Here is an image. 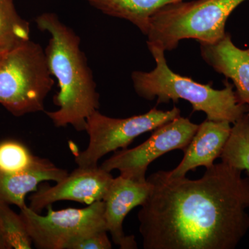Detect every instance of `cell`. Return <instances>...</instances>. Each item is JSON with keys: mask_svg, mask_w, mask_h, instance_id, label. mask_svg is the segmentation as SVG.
I'll return each instance as SVG.
<instances>
[{"mask_svg": "<svg viewBox=\"0 0 249 249\" xmlns=\"http://www.w3.org/2000/svg\"><path fill=\"white\" fill-rule=\"evenodd\" d=\"M221 162L202 178L152 174L139 211L145 249H234L249 230V177Z\"/></svg>", "mask_w": 249, "mask_h": 249, "instance_id": "cell-1", "label": "cell"}, {"mask_svg": "<svg viewBox=\"0 0 249 249\" xmlns=\"http://www.w3.org/2000/svg\"><path fill=\"white\" fill-rule=\"evenodd\" d=\"M40 31L51 35L45 49L47 65L58 81L59 91L53 97L57 110L47 115L57 127L71 125L85 131L87 119L100 107V95L80 39L53 13H44L36 19Z\"/></svg>", "mask_w": 249, "mask_h": 249, "instance_id": "cell-2", "label": "cell"}, {"mask_svg": "<svg viewBox=\"0 0 249 249\" xmlns=\"http://www.w3.org/2000/svg\"><path fill=\"white\" fill-rule=\"evenodd\" d=\"M147 45L156 67L151 71L132 72L134 89L139 96L147 101L157 98V105L183 99L191 103L193 111L205 113L208 120L232 124L248 113V105L239 102L233 85L228 80L223 89H215L211 85L180 76L168 67L163 49L147 42Z\"/></svg>", "mask_w": 249, "mask_h": 249, "instance_id": "cell-3", "label": "cell"}, {"mask_svg": "<svg viewBox=\"0 0 249 249\" xmlns=\"http://www.w3.org/2000/svg\"><path fill=\"white\" fill-rule=\"evenodd\" d=\"M245 1L196 0L168 5L150 19L147 42L165 52L177 48L186 39L214 43L227 34L226 23L230 15Z\"/></svg>", "mask_w": 249, "mask_h": 249, "instance_id": "cell-4", "label": "cell"}, {"mask_svg": "<svg viewBox=\"0 0 249 249\" xmlns=\"http://www.w3.org/2000/svg\"><path fill=\"white\" fill-rule=\"evenodd\" d=\"M53 85L45 51L39 44L26 41L0 58V104L13 115L45 110Z\"/></svg>", "mask_w": 249, "mask_h": 249, "instance_id": "cell-5", "label": "cell"}, {"mask_svg": "<svg viewBox=\"0 0 249 249\" xmlns=\"http://www.w3.org/2000/svg\"><path fill=\"white\" fill-rule=\"evenodd\" d=\"M181 114L178 108L168 111L154 107L145 114L124 119L109 117L96 110L87 119L85 131L89 143L75 157L78 166H96L104 156L125 149L142 134L158 128Z\"/></svg>", "mask_w": 249, "mask_h": 249, "instance_id": "cell-6", "label": "cell"}, {"mask_svg": "<svg viewBox=\"0 0 249 249\" xmlns=\"http://www.w3.org/2000/svg\"><path fill=\"white\" fill-rule=\"evenodd\" d=\"M20 210L33 245L39 249H65L73 239L96 231H107L105 220V204L98 201L84 209L53 211L52 205L45 215L28 206Z\"/></svg>", "mask_w": 249, "mask_h": 249, "instance_id": "cell-7", "label": "cell"}, {"mask_svg": "<svg viewBox=\"0 0 249 249\" xmlns=\"http://www.w3.org/2000/svg\"><path fill=\"white\" fill-rule=\"evenodd\" d=\"M198 127L187 118L178 116L155 129L151 137L138 146L117 150L101 167L109 173L117 170L123 176L145 181L149 165L172 150L185 152Z\"/></svg>", "mask_w": 249, "mask_h": 249, "instance_id": "cell-8", "label": "cell"}, {"mask_svg": "<svg viewBox=\"0 0 249 249\" xmlns=\"http://www.w3.org/2000/svg\"><path fill=\"white\" fill-rule=\"evenodd\" d=\"M112 175L101 166H78L53 186L41 185L29 197V207L37 213L60 201L90 205L103 201Z\"/></svg>", "mask_w": 249, "mask_h": 249, "instance_id": "cell-9", "label": "cell"}, {"mask_svg": "<svg viewBox=\"0 0 249 249\" xmlns=\"http://www.w3.org/2000/svg\"><path fill=\"white\" fill-rule=\"evenodd\" d=\"M151 191L148 181H139L119 175L111 181L103 199L105 220L113 242L122 249H137L133 235H125L124 222L126 216L137 206H142Z\"/></svg>", "mask_w": 249, "mask_h": 249, "instance_id": "cell-10", "label": "cell"}, {"mask_svg": "<svg viewBox=\"0 0 249 249\" xmlns=\"http://www.w3.org/2000/svg\"><path fill=\"white\" fill-rule=\"evenodd\" d=\"M199 44L204 61L231 80L239 102L249 105V48H238L227 33L214 43Z\"/></svg>", "mask_w": 249, "mask_h": 249, "instance_id": "cell-11", "label": "cell"}, {"mask_svg": "<svg viewBox=\"0 0 249 249\" xmlns=\"http://www.w3.org/2000/svg\"><path fill=\"white\" fill-rule=\"evenodd\" d=\"M231 124L228 121L206 119L199 124L179 164L175 169L167 171L169 177L181 178L198 167L209 168L213 166L214 160L220 157L230 136Z\"/></svg>", "mask_w": 249, "mask_h": 249, "instance_id": "cell-12", "label": "cell"}, {"mask_svg": "<svg viewBox=\"0 0 249 249\" xmlns=\"http://www.w3.org/2000/svg\"><path fill=\"white\" fill-rule=\"evenodd\" d=\"M68 174L67 170L58 168L54 163L41 169L23 173H0V201L22 209L27 206L26 196L35 192L41 183L48 181L58 182Z\"/></svg>", "mask_w": 249, "mask_h": 249, "instance_id": "cell-13", "label": "cell"}, {"mask_svg": "<svg viewBox=\"0 0 249 249\" xmlns=\"http://www.w3.org/2000/svg\"><path fill=\"white\" fill-rule=\"evenodd\" d=\"M103 14L125 19L147 36L152 16L165 6L183 0H87Z\"/></svg>", "mask_w": 249, "mask_h": 249, "instance_id": "cell-14", "label": "cell"}, {"mask_svg": "<svg viewBox=\"0 0 249 249\" xmlns=\"http://www.w3.org/2000/svg\"><path fill=\"white\" fill-rule=\"evenodd\" d=\"M53 163L34 155L25 144L19 141L5 139L0 142V173H23L46 168Z\"/></svg>", "mask_w": 249, "mask_h": 249, "instance_id": "cell-15", "label": "cell"}, {"mask_svg": "<svg viewBox=\"0 0 249 249\" xmlns=\"http://www.w3.org/2000/svg\"><path fill=\"white\" fill-rule=\"evenodd\" d=\"M219 158L223 163L246 171L249 177V116L247 113L234 123Z\"/></svg>", "mask_w": 249, "mask_h": 249, "instance_id": "cell-16", "label": "cell"}, {"mask_svg": "<svg viewBox=\"0 0 249 249\" xmlns=\"http://www.w3.org/2000/svg\"><path fill=\"white\" fill-rule=\"evenodd\" d=\"M30 40V25L18 14L14 0H0V49H10Z\"/></svg>", "mask_w": 249, "mask_h": 249, "instance_id": "cell-17", "label": "cell"}, {"mask_svg": "<svg viewBox=\"0 0 249 249\" xmlns=\"http://www.w3.org/2000/svg\"><path fill=\"white\" fill-rule=\"evenodd\" d=\"M0 232L9 249H32V240L20 214L0 201Z\"/></svg>", "mask_w": 249, "mask_h": 249, "instance_id": "cell-18", "label": "cell"}, {"mask_svg": "<svg viewBox=\"0 0 249 249\" xmlns=\"http://www.w3.org/2000/svg\"><path fill=\"white\" fill-rule=\"evenodd\" d=\"M107 231L101 230L76 237L67 244L65 249H111Z\"/></svg>", "mask_w": 249, "mask_h": 249, "instance_id": "cell-19", "label": "cell"}, {"mask_svg": "<svg viewBox=\"0 0 249 249\" xmlns=\"http://www.w3.org/2000/svg\"><path fill=\"white\" fill-rule=\"evenodd\" d=\"M0 249H10L1 232H0Z\"/></svg>", "mask_w": 249, "mask_h": 249, "instance_id": "cell-20", "label": "cell"}, {"mask_svg": "<svg viewBox=\"0 0 249 249\" xmlns=\"http://www.w3.org/2000/svg\"><path fill=\"white\" fill-rule=\"evenodd\" d=\"M6 49H0V58L2 56L3 54L6 52Z\"/></svg>", "mask_w": 249, "mask_h": 249, "instance_id": "cell-21", "label": "cell"}, {"mask_svg": "<svg viewBox=\"0 0 249 249\" xmlns=\"http://www.w3.org/2000/svg\"><path fill=\"white\" fill-rule=\"evenodd\" d=\"M247 114H248V115L249 116V109L248 113H247Z\"/></svg>", "mask_w": 249, "mask_h": 249, "instance_id": "cell-22", "label": "cell"}]
</instances>
